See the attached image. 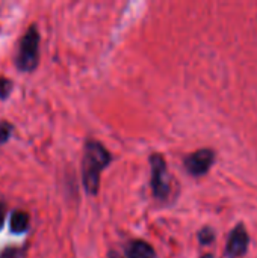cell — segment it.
<instances>
[{
	"label": "cell",
	"instance_id": "obj_8",
	"mask_svg": "<svg viewBox=\"0 0 257 258\" xmlns=\"http://www.w3.org/2000/svg\"><path fill=\"white\" fill-rule=\"evenodd\" d=\"M198 240L201 245H211L215 240V231L209 227H204L200 233H198Z\"/></svg>",
	"mask_w": 257,
	"mask_h": 258
},
{
	"label": "cell",
	"instance_id": "obj_11",
	"mask_svg": "<svg viewBox=\"0 0 257 258\" xmlns=\"http://www.w3.org/2000/svg\"><path fill=\"white\" fill-rule=\"evenodd\" d=\"M20 251L17 248H5L0 252V258H18Z\"/></svg>",
	"mask_w": 257,
	"mask_h": 258
},
{
	"label": "cell",
	"instance_id": "obj_2",
	"mask_svg": "<svg viewBox=\"0 0 257 258\" xmlns=\"http://www.w3.org/2000/svg\"><path fill=\"white\" fill-rule=\"evenodd\" d=\"M39 62V32L36 26H30L23 35L18 51L15 56V65L23 73H30L38 67Z\"/></svg>",
	"mask_w": 257,
	"mask_h": 258
},
{
	"label": "cell",
	"instance_id": "obj_9",
	"mask_svg": "<svg viewBox=\"0 0 257 258\" xmlns=\"http://www.w3.org/2000/svg\"><path fill=\"white\" fill-rule=\"evenodd\" d=\"M12 135V125L8 121H0V145L5 144Z\"/></svg>",
	"mask_w": 257,
	"mask_h": 258
},
{
	"label": "cell",
	"instance_id": "obj_10",
	"mask_svg": "<svg viewBox=\"0 0 257 258\" xmlns=\"http://www.w3.org/2000/svg\"><path fill=\"white\" fill-rule=\"evenodd\" d=\"M11 91H12V83H11V80L0 77V98H2V100H6V98L9 97Z\"/></svg>",
	"mask_w": 257,
	"mask_h": 258
},
{
	"label": "cell",
	"instance_id": "obj_12",
	"mask_svg": "<svg viewBox=\"0 0 257 258\" xmlns=\"http://www.w3.org/2000/svg\"><path fill=\"white\" fill-rule=\"evenodd\" d=\"M5 216H6V209H5L3 204H0V230H2V227L5 224Z\"/></svg>",
	"mask_w": 257,
	"mask_h": 258
},
{
	"label": "cell",
	"instance_id": "obj_1",
	"mask_svg": "<svg viewBox=\"0 0 257 258\" xmlns=\"http://www.w3.org/2000/svg\"><path fill=\"white\" fill-rule=\"evenodd\" d=\"M112 162L111 153L97 141H88L85 144L82 160V181L89 195H97L100 189V175L103 169Z\"/></svg>",
	"mask_w": 257,
	"mask_h": 258
},
{
	"label": "cell",
	"instance_id": "obj_4",
	"mask_svg": "<svg viewBox=\"0 0 257 258\" xmlns=\"http://www.w3.org/2000/svg\"><path fill=\"white\" fill-rule=\"evenodd\" d=\"M214 162H215V153L209 148H203L189 154L185 159V168L191 175L201 177L209 172Z\"/></svg>",
	"mask_w": 257,
	"mask_h": 258
},
{
	"label": "cell",
	"instance_id": "obj_14",
	"mask_svg": "<svg viewBox=\"0 0 257 258\" xmlns=\"http://www.w3.org/2000/svg\"><path fill=\"white\" fill-rule=\"evenodd\" d=\"M201 258H215V257H214L212 254H204V255H203Z\"/></svg>",
	"mask_w": 257,
	"mask_h": 258
},
{
	"label": "cell",
	"instance_id": "obj_3",
	"mask_svg": "<svg viewBox=\"0 0 257 258\" xmlns=\"http://www.w3.org/2000/svg\"><path fill=\"white\" fill-rule=\"evenodd\" d=\"M151 189L158 200L165 201L171 195V177L167 171V163L162 154H151Z\"/></svg>",
	"mask_w": 257,
	"mask_h": 258
},
{
	"label": "cell",
	"instance_id": "obj_7",
	"mask_svg": "<svg viewBox=\"0 0 257 258\" xmlns=\"http://www.w3.org/2000/svg\"><path fill=\"white\" fill-rule=\"evenodd\" d=\"M29 224H30V218L26 212L23 210H15L12 215H11V219H9V227H11V231L14 234H20V233H24L27 228H29Z\"/></svg>",
	"mask_w": 257,
	"mask_h": 258
},
{
	"label": "cell",
	"instance_id": "obj_13",
	"mask_svg": "<svg viewBox=\"0 0 257 258\" xmlns=\"http://www.w3.org/2000/svg\"><path fill=\"white\" fill-rule=\"evenodd\" d=\"M109 258H123L118 252H115V251H111L109 252Z\"/></svg>",
	"mask_w": 257,
	"mask_h": 258
},
{
	"label": "cell",
	"instance_id": "obj_5",
	"mask_svg": "<svg viewBox=\"0 0 257 258\" xmlns=\"http://www.w3.org/2000/svg\"><path fill=\"white\" fill-rule=\"evenodd\" d=\"M250 245V237L242 224L236 225L235 230L230 233L227 245H226V257L227 258H239L245 255Z\"/></svg>",
	"mask_w": 257,
	"mask_h": 258
},
{
	"label": "cell",
	"instance_id": "obj_6",
	"mask_svg": "<svg viewBox=\"0 0 257 258\" xmlns=\"http://www.w3.org/2000/svg\"><path fill=\"white\" fill-rule=\"evenodd\" d=\"M127 258H158L151 245L144 240H133L126 249Z\"/></svg>",
	"mask_w": 257,
	"mask_h": 258
}]
</instances>
